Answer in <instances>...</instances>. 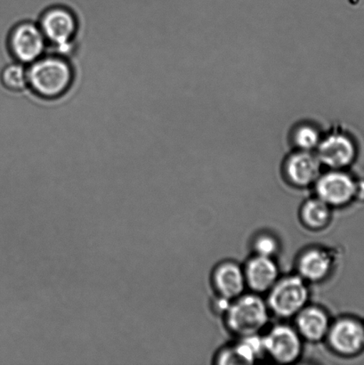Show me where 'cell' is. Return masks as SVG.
Here are the masks:
<instances>
[{"label":"cell","instance_id":"30bf717a","mask_svg":"<svg viewBox=\"0 0 364 365\" xmlns=\"http://www.w3.org/2000/svg\"><path fill=\"white\" fill-rule=\"evenodd\" d=\"M318 157L308 151H301L288 157L285 163L284 173L291 185L298 188H306L316 184L321 176Z\"/></svg>","mask_w":364,"mask_h":365},{"label":"cell","instance_id":"ac0fdd59","mask_svg":"<svg viewBox=\"0 0 364 365\" xmlns=\"http://www.w3.org/2000/svg\"><path fill=\"white\" fill-rule=\"evenodd\" d=\"M293 140L301 151H308L317 148L321 142L318 130L309 125H303L295 131Z\"/></svg>","mask_w":364,"mask_h":365},{"label":"cell","instance_id":"8992f818","mask_svg":"<svg viewBox=\"0 0 364 365\" xmlns=\"http://www.w3.org/2000/svg\"><path fill=\"white\" fill-rule=\"evenodd\" d=\"M326 341L338 355H355L364 346V327L353 318H340L331 323Z\"/></svg>","mask_w":364,"mask_h":365},{"label":"cell","instance_id":"4fadbf2b","mask_svg":"<svg viewBox=\"0 0 364 365\" xmlns=\"http://www.w3.org/2000/svg\"><path fill=\"white\" fill-rule=\"evenodd\" d=\"M295 328L303 341L317 343L326 339L331 322L327 311L323 307L306 305L295 317Z\"/></svg>","mask_w":364,"mask_h":365},{"label":"cell","instance_id":"52a82bcc","mask_svg":"<svg viewBox=\"0 0 364 365\" xmlns=\"http://www.w3.org/2000/svg\"><path fill=\"white\" fill-rule=\"evenodd\" d=\"M41 29L45 38L58 46L61 51L66 52L70 49L77 24L69 10L53 7L42 16Z\"/></svg>","mask_w":364,"mask_h":365},{"label":"cell","instance_id":"6da1fadb","mask_svg":"<svg viewBox=\"0 0 364 365\" xmlns=\"http://www.w3.org/2000/svg\"><path fill=\"white\" fill-rule=\"evenodd\" d=\"M270 310L266 300L258 293H249L232 300L224 314V323L237 337L260 334L269 324Z\"/></svg>","mask_w":364,"mask_h":365},{"label":"cell","instance_id":"8fae6325","mask_svg":"<svg viewBox=\"0 0 364 365\" xmlns=\"http://www.w3.org/2000/svg\"><path fill=\"white\" fill-rule=\"evenodd\" d=\"M244 270L247 287L260 295L269 292L280 278L279 267L274 257L254 255L247 261Z\"/></svg>","mask_w":364,"mask_h":365},{"label":"cell","instance_id":"d6986e66","mask_svg":"<svg viewBox=\"0 0 364 365\" xmlns=\"http://www.w3.org/2000/svg\"><path fill=\"white\" fill-rule=\"evenodd\" d=\"M253 249L255 255L274 257L279 250V242L272 235L263 232L254 239Z\"/></svg>","mask_w":364,"mask_h":365},{"label":"cell","instance_id":"7a4b0ae2","mask_svg":"<svg viewBox=\"0 0 364 365\" xmlns=\"http://www.w3.org/2000/svg\"><path fill=\"white\" fill-rule=\"evenodd\" d=\"M27 74L31 88L46 98H55L63 95L73 81V71L69 63L53 56L36 60Z\"/></svg>","mask_w":364,"mask_h":365},{"label":"cell","instance_id":"7c38bea8","mask_svg":"<svg viewBox=\"0 0 364 365\" xmlns=\"http://www.w3.org/2000/svg\"><path fill=\"white\" fill-rule=\"evenodd\" d=\"M216 294L234 300L244 294L246 284L244 267L234 261H224L214 268L212 277Z\"/></svg>","mask_w":364,"mask_h":365},{"label":"cell","instance_id":"5bb4252c","mask_svg":"<svg viewBox=\"0 0 364 365\" xmlns=\"http://www.w3.org/2000/svg\"><path fill=\"white\" fill-rule=\"evenodd\" d=\"M317 157L321 164L331 170H341L353 162L355 149L352 141L345 135H331L320 142Z\"/></svg>","mask_w":364,"mask_h":365},{"label":"cell","instance_id":"ba28073f","mask_svg":"<svg viewBox=\"0 0 364 365\" xmlns=\"http://www.w3.org/2000/svg\"><path fill=\"white\" fill-rule=\"evenodd\" d=\"M11 49L17 60L33 63L45 48V36L41 28L31 23H24L14 29L10 38Z\"/></svg>","mask_w":364,"mask_h":365},{"label":"cell","instance_id":"3957f363","mask_svg":"<svg viewBox=\"0 0 364 365\" xmlns=\"http://www.w3.org/2000/svg\"><path fill=\"white\" fill-rule=\"evenodd\" d=\"M267 293L266 302L271 314L283 319L295 317L308 305V282L298 274L279 278Z\"/></svg>","mask_w":364,"mask_h":365},{"label":"cell","instance_id":"2e32d148","mask_svg":"<svg viewBox=\"0 0 364 365\" xmlns=\"http://www.w3.org/2000/svg\"><path fill=\"white\" fill-rule=\"evenodd\" d=\"M299 216L301 223L309 230H323L330 224L333 207L318 197L313 196L302 204Z\"/></svg>","mask_w":364,"mask_h":365},{"label":"cell","instance_id":"9a60e30c","mask_svg":"<svg viewBox=\"0 0 364 365\" xmlns=\"http://www.w3.org/2000/svg\"><path fill=\"white\" fill-rule=\"evenodd\" d=\"M266 355L260 334L239 338L233 346L221 350L217 356L219 364H252Z\"/></svg>","mask_w":364,"mask_h":365},{"label":"cell","instance_id":"9c48e42d","mask_svg":"<svg viewBox=\"0 0 364 365\" xmlns=\"http://www.w3.org/2000/svg\"><path fill=\"white\" fill-rule=\"evenodd\" d=\"M335 255L329 249L311 247L301 253L297 261L299 277L309 282L326 280L335 266Z\"/></svg>","mask_w":364,"mask_h":365},{"label":"cell","instance_id":"5b68a950","mask_svg":"<svg viewBox=\"0 0 364 365\" xmlns=\"http://www.w3.org/2000/svg\"><path fill=\"white\" fill-rule=\"evenodd\" d=\"M316 196L331 207L347 205L356 196L358 184L340 170L321 174L313 185Z\"/></svg>","mask_w":364,"mask_h":365},{"label":"cell","instance_id":"277c9868","mask_svg":"<svg viewBox=\"0 0 364 365\" xmlns=\"http://www.w3.org/2000/svg\"><path fill=\"white\" fill-rule=\"evenodd\" d=\"M262 337L266 355L276 363L291 364L301 359L304 341L295 327L278 324Z\"/></svg>","mask_w":364,"mask_h":365},{"label":"cell","instance_id":"e0dca14e","mask_svg":"<svg viewBox=\"0 0 364 365\" xmlns=\"http://www.w3.org/2000/svg\"><path fill=\"white\" fill-rule=\"evenodd\" d=\"M2 81L11 91H24L28 84L27 71L21 64H11L3 71Z\"/></svg>","mask_w":364,"mask_h":365}]
</instances>
